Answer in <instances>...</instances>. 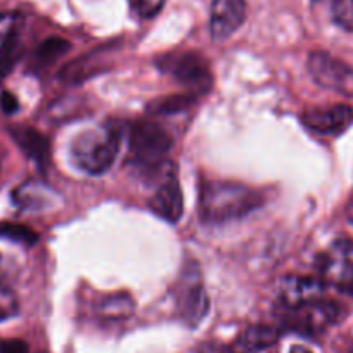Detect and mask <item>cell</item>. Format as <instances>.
<instances>
[{
	"label": "cell",
	"instance_id": "8",
	"mask_svg": "<svg viewBox=\"0 0 353 353\" xmlns=\"http://www.w3.org/2000/svg\"><path fill=\"white\" fill-rule=\"evenodd\" d=\"M307 68L315 83L325 90L345 97H353V68L345 61L324 50H315L308 56Z\"/></svg>",
	"mask_w": 353,
	"mask_h": 353
},
{
	"label": "cell",
	"instance_id": "23",
	"mask_svg": "<svg viewBox=\"0 0 353 353\" xmlns=\"http://www.w3.org/2000/svg\"><path fill=\"white\" fill-rule=\"evenodd\" d=\"M130 9L139 18L149 19L154 18L165 6V0H128Z\"/></svg>",
	"mask_w": 353,
	"mask_h": 353
},
{
	"label": "cell",
	"instance_id": "26",
	"mask_svg": "<svg viewBox=\"0 0 353 353\" xmlns=\"http://www.w3.org/2000/svg\"><path fill=\"white\" fill-rule=\"evenodd\" d=\"M199 353H234L229 346L225 345H220V343H208L201 348Z\"/></svg>",
	"mask_w": 353,
	"mask_h": 353
},
{
	"label": "cell",
	"instance_id": "20",
	"mask_svg": "<svg viewBox=\"0 0 353 353\" xmlns=\"http://www.w3.org/2000/svg\"><path fill=\"white\" fill-rule=\"evenodd\" d=\"M194 104V94H176V96L161 97L148 106L151 114H173L189 110Z\"/></svg>",
	"mask_w": 353,
	"mask_h": 353
},
{
	"label": "cell",
	"instance_id": "6",
	"mask_svg": "<svg viewBox=\"0 0 353 353\" xmlns=\"http://www.w3.org/2000/svg\"><path fill=\"white\" fill-rule=\"evenodd\" d=\"M319 274L325 286L353 294V241L338 239L319 256Z\"/></svg>",
	"mask_w": 353,
	"mask_h": 353
},
{
	"label": "cell",
	"instance_id": "11",
	"mask_svg": "<svg viewBox=\"0 0 353 353\" xmlns=\"http://www.w3.org/2000/svg\"><path fill=\"white\" fill-rule=\"evenodd\" d=\"M246 19V0H213L210 30L213 39L225 40L243 26Z\"/></svg>",
	"mask_w": 353,
	"mask_h": 353
},
{
	"label": "cell",
	"instance_id": "15",
	"mask_svg": "<svg viewBox=\"0 0 353 353\" xmlns=\"http://www.w3.org/2000/svg\"><path fill=\"white\" fill-rule=\"evenodd\" d=\"M11 135L21 151L35 161L40 170H46L50 161V145L49 139L30 127H14L11 128Z\"/></svg>",
	"mask_w": 353,
	"mask_h": 353
},
{
	"label": "cell",
	"instance_id": "28",
	"mask_svg": "<svg viewBox=\"0 0 353 353\" xmlns=\"http://www.w3.org/2000/svg\"><path fill=\"white\" fill-rule=\"evenodd\" d=\"M346 216H348V222L353 225V201L350 203L348 208H346Z\"/></svg>",
	"mask_w": 353,
	"mask_h": 353
},
{
	"label": "cell",
	"instance_id": "12",
	"mask_svg": "<svg viewBox=\"0 0 353 353\" xmlns=\"http://www.w3.org/2000/svg\"><path fill=\"white\" fill-rule=\"evenodd\" d=\"M324 290L325 284L321 277L288 276L279 286V298L284 308H296L321 300Z\"/></svg>",
	"mask_w": 353,
	"mask_h": 353
},
{
	"label": "cell",
	"instance_id": "19",
	"mask_svg": "<svg viewBox=\"0 0 353 353\" xmlns=\"http://www.w3.org/2000/svg\"><path fill=\"white\" fill-rule=\"evenodd\" d=\"M279 334L274 327L269 325H253V327L246 329L241 338L244 348L251 350V352H256V350H263L272 346L277 341Z\"/></svg>",
	"mask_w": 353,
	"mask_h": 353
},
{
	"label": "cell",
	"instance_id": "14",
	"mask_svg": "<svg viewBox=\"0 0 353 353\" xmlns=\"http://www.w3.org/2000/svg\"><path fill=\"white\" fill-rule=\"evenodd\" d=\"M56 199V191L42 181H28L14 191L16 205L28 212H43L52 208Z\"/></svg>",
	"mask_w": 353,
	"mask_h": 353
},
{
	"label": "cell",
	"instance_id": "21",
	"mask_svg": "<svg viewBox=\"0 0 353 353\" xmlns=\"http://www.w3.org/2000/svg\"><path fill=\"white\" fill-rule=\"evenodd\" d=\"M0 237L23 244V246H33V244L39 243V234L30 227L21 225V223L0 222Z\"/></svg>",
	"mask_w": 353,
	"mask_h": 353
},
{
	"label": "cell",
	"instance_id": "10",
	"mask_svg": "<svg viewBox=\"0 0 353 353\" xmlns=\"http://www.w3.org/2000/svg\"><path fill=\"white\" fill-rule=\"evenodd\" d=\"M149 208L159 216V219L166 220L170 223H175L181 220L182 213H184V196H182V189L176 175L165 176L163 181L158 182L156 191L149 198Z\"/></svg>",
	"mask_w": 353,
	"mask_h": 353
},
{
	"label": "cell",
	"instance_id": "5",
	"mask_svg": "<svg viewBox=\"0 0 353 353\" xmlns=\"http://www.w3.org/2000/svg\"><path fill=\"white\" fill-rule=\"evenodd\" d=\"M158 68L163 73L185 85L191 94H205L212 87V70L208 61L196 52H176L159 57Z\"/></svg>",
	"mask_w": 353,
	"mask_h": 353
},
{
	"label": "cell",
	"instance_id": "4",
	"mask_svg": "<svg viewBox=\"0 0 353 353\" xmlns=\"http://www.w3.org/2000/svg\"><path fill=\"white\" fill-rule=\"evenodd\" d=\"M176 312L189 327H198L210 310V298L203 286L198 263L189 261L176 283Z\"/></svg>",
	"mask_w": 353,
	"mask_h": 353
},
{
	"label": "cell",
	"instance_id": "7",
	"mask_svg": "<svg viewBox=\"0 0 353 353\" xmlns=\"http://www.w3.org/2000/svg\"><path fill=\"white\" fill-rule=\"evenodd\" d=\"M284 325L303 336H319L341 319L343 310L339 305L325 300H315L312 303L296 308H284Z\"/></svg>",
	"mask_w": 353,
	"mask_h": 353
},
{
	"label": "cell",
	"instance_id": "27",
	"mask_svg": "<svg viewBox=\"0 0 353 353\" xmlns=\"http://www.w3.org/2000/svg\"><path fill=\"white\" fill-rule=\"evenodd\" d=\"M290 353H312L310 350H307L305 348V346H293V348H291V352Z\"/></svg>",
	"mask_w": 353,
	"mask_h": 353
},
{
	"label": "cell",
	"instance_id": "9",
	"mask_svg": "<svg viewBox=\"0 0 353 353\" xmlns=\"http://www.w3.org/2000/svg\"><path fill=\"white\" fill-rule=\"evenodd\" d=\"M301 123L314 134L339 135L353 123V108L346 104L312 108L301 114Z\"/></svg>",
	"mask_w": 353,
	"mask_h": 353
},
{
	"label": "cell",
	"instance_id": "17",
	"mask_svg": "<svg viewBox=\"0 0 353 353\" xmlns=\"http://www.w3.org/2000/svg\"><path fill=\"white\" fill-rule=\"evenodd\" d=\"M134 310L135 303L127 293L110 294L97 305V314L104 321H125L134 314Z\"/></svg>",
	"mask_w": 353,
	"mask_h": 353
},
{
	"label": "cell",
	"instance_id": "1",
	"mask_svg": "<svg viewBox=\"0 0 353 353\" xmlns=\"http://www.w3.org/2000/svg\"><path fill=\"white\" fill-rule=\"evenodd\" d=\"M263 199L256 189L239 182L203 181L199 188V216L205 223H225L243 219L256 208Z\"/></svg>",
	"mask_w": 353,
	"mask_h": 353
},
{
	"label": "cell",
	"instance_id": "18",
	"mask_svg": "<svg viewBox=\"0 0 353 353\" xmlns=\"http://www.w3.org/2000/svg\"><path fill=\"white\" fill-rule=\"evenodd\" d=\"M70 49L71 43L68 40L61 39V37H50L37 47L35 54H33V66L40 68V70L52 66Z\"/></svg>",
	"mask_w": 353,
	"mask_h": 353
},
{
	"label": "cell",
	"instance_id": "25",
	"mask_svg": "<svg viewBox=\"0 0 353 353\" xmlns=\"http://www.w3.org/2000/svg\"><path fill=\"white\" fill-rule=\"evenodd\" d=\"M0 106L6 114H14L19 110V103L11 92H4L0 96Z\"/></svg>",
	"mask_w": 353,
	"mask_h": 353
},
{
	"label": "cell",
	"instance_id": "16",
	"mask_svg": "<svg viewBox=\"0 0 353 353\" xmlns=\"http://www.w3.org/2000/svg\"><path fill=\"white\" fill-rule=\"evenodd\" d=\"M312 6L339 30L353 33V0H312Z\"/></svg>",
	"mask_w": 353,
	"mask_h": 353
},
{
	"label": "cell",
	"instance_id": "2",
	"mask_svg": "<svg viewBox=\"0 0 353 353\" xmlns=\"http://www.w3.org/2000/svg\"><path fill=\"white\" fill-rule=\"evenodd\" d=\"M128 145H130L128 163L134 165L142 176H148L152 182H159L165 176L175 173V166L165 159L172 149L173 139L158 123L139 121L132 125Z\"/></svg>",
	"mask_w": 353,
	"mask_h": 353
},
{
	"label": "cell",
	"instance_id": "22",
	"mask_svg": "<svg viewBox=\"0 0 353 353\" xmlns=\"http://www.w3.org/2000/svg\"><path fill=\"white\" fill-rule=\"evenodd\" d=\"M19 312V301L8 288H0V322L16 317Z\"/></svg>",
	"mask_w": 353,
	"mask_h": 353
},
{
	"label": "cell",
	"instance_id": "24",
	"mask_svg": "<svg viewBox=\"0 0 353 353\" xmlns=\"http://www.w3.org/2000/svg\"><path fill=\"white\" fill-rule=\"evenodd\" d=\"M0 353H30V350L21 339H8V341H0Z\"/></svg>",
	"mask_w": 353,
	"mask_h": 353
},
{
	"label": "cell",
	"instance_id": "13",
	"mask_svg": "<svg viewBox=\"0 0 353 353\" xmlns=\"http://www.w3.org/2000/svg\"><path fill=\"white\" fill-rule=\"evenodd\" d=\"M23 18L18 12H0V77H4L18 57Z\"/></svg>",
	"mask_w": 353,
	"mask_h": 353
},
{
	"label": "cell",
	"instance_id": "3",
	"mask_svg": "<svg viewBox=\"0 0 353 353\" xmlns=\"http://www.w3.org/2000/svg\"><path fill=\"white\" fill-rule=\"evenodd\" d=\"M120 151V134L113 125L80 132L71 141V159L88 175H103L113 166Z\"/></svg>",
	"mask_w": 353,
	"mask_h": 353
}]
</instances>
